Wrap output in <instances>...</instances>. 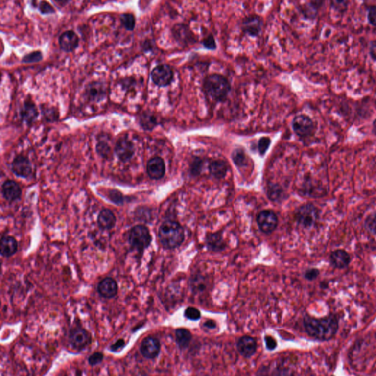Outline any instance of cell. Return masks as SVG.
I'll return each instance as SVG.
<instances>
[{"label": "cell", "mask_w": 376, "mask_h": 376, "mask_svg": "<svg viewBox=\"0 0 376 376\" xmlns=\"http://www.w3.org/2000/svg\"><path fill=\"white\" fill-rule=\"evenodd\" d=\"M306 332L313 339L319 341H329L336 336L339 330V320L331 314L323 318H314L306 315L304 318Z\"/></svg>", "instance_id": "cell-1"}, {"label": "cell", "mask_w": 376, "mask_h": 376, "mask_svg": "<svg viewBox=\"0 0 376 376\" xmlns=\"http://www.w3.org/2000/svg\"><path fill=\"white\" fill-rule=\"evenodd\" d=\"M158 237L165 249L171 250L182 245L185 239V231L177 222L167 220L159 228Z\"/></svg>", "instance_id": "cell-2"}, {"label": "cell", "mask_w": 376, "mask_h": 376, "mask_svg": "<svg viewBox=\"0 0 376 376\" xmlns=\"http://www.w3.org/2000/svg\"><path fill=\"white\" fill-rule=\"evenodd\" d=\"M230 89L229 81L221 75H210L204 79V91L214 99L222 100L226 98Z\"/></svg>", "instance_id": "cell-3"}, {"label": "cell", "mask_w": 376, "mask_h": 376, "mask_svg": "<svg viewBox=\"0 0 376 376\" xmlns=\"http://www.w3.org/2000/svg\"><path fill=\"white\" fill-rule=\"evenodd\" d=\"M129 242L131 246L139 252H142L149 246L151 236L146 226L137 225L131 229L129 234Z\"/></svg>", "instance_id": "cell-4"}, {"label": "cell", "mask_w": 376, "mask_h": 376, "mask_svg": "<svg viewBox=\"0 0 376 376\" xmlns=\"http://www.w3.org/2000/svg\"><path fill=\"white\" fill-rule=\"evenodd\" d=\"M295 220L304 228H311L319 218V210L311 204H304L295 212Z\"/></svg>", "instance_id": "cell-5"}, {"label": "cell", "mask_w": 376, "mask_h": 376, "mask_svg": "<svg viewBox=\"0 0 376 376\" xmlns=\"http://www.w3.org/2000/svg\"><path fill=\"white\" fill-rule=\"evenodd\" d=\"M171 32L176 42L182 47H188L197 42L195 34L186 24H176L172 28Z\"/></svg>", "instance_id": "cell-6"}, {"label": "cell", "mask_w": 376, "mask_h": 376, "mask_svg": "<svg viewBox=\"0 0 376 376\" xmlns=\"http://www.w3.org/2000/svg\"><path fill=\"white\" fill-rule=\"evenodd\" d=\"M264 22L258 15H250L244 18L241 23V29L245 35L253 38L258 37L262 31Z\"/></svg>", "instance_id": "cell-7"}, {"label": "cell", "mask_w": 376, "mask_h": 376, "mask_svg": "<svg viewBox=\"0 0 376 376\" xmlns=\"http://www.w3.org/2000/svg\"><path fill=\"white\" fill-rule=\"evenodd\" d=\"M151 77L153 82L157 86H167L173 80V70L168 65H159L153 69Z\"/></svg>", "instance_id": "cell-8"}, {"label": "cell", "mask_w": 376, "mask_h": 376, "mask_svg": "<svg viewBox=\"0 0 376 376\" xmlns=\"http://www.w3.org/2000/svg\"><path fill=\"white\" fill-rule=\"evenodd\" d=\"M69 342L72 348L82 351L91 344V336L89 332L82 328H75L70 330Z\"/></svg>", "instance_id": "cell-9"}, {"label": "cell", "mask_w": 376, "mask_h": 376, "mask_svg": "<svg viewBox=\"0 0 376 376\" xmlns=\"http://www.w3.org/2000/svg\"><path fill=\"white\" fill-rule=\"evenodd\" d=\"M257 221L260 230L264 234L271 233L278 226L277 216L271 210L261 212L257 217Z\"/></svg>", "instance_id": "cell-10"}, {"label": "cell", "mask_w": 376, "mask_h": 376, "mask_svg": "<svg viewBox=\"0 0 376 376\" xmlns=\"http://www.w3.org/2000/svg\"><path fill=\"white\" fill-rule=\"evenodd\" d=\"M292 128L297 135L301 137H306L311 135L314 132V125L308 116L300 115L294 118Z\"/></svg>", "instance_id": "cell-11"}, {"label": "cell", "mask_w": 376, "mask_h": 376, "mask_svg": "<svg viewBox=\"0 0 376 376\" xmlns=\"http://www.w3.org/2000/svg\"><path fill=\"white\" fill-rule=\"evenodd\" d=\"M140 351L145 358H155L160 352V341L152 336L145 338L140 347Z\"/></svg>", "instance_id": "cell-12"}, {"label": "cell", "mask_w": 376, "mask_h": 376, "mask_svg": "<svg viewBox=\"0 0 376 376\" xmlns=\"http://www.w3.org/2000/svg\"><path fill=\"white\" fill-rule=\"evenodd\" d=\"M85 96L90 101H99L105 98L107 87L101 82H92L87 85Z\"/></svg>", "instance_id": "cell-13"}, {"label": "cell", "mask_w": 376, "mask_h": 376, "mask_svg": "<svg viewBox=\"0 0 376 376\" xmlns=\"http://www.w3.org/2000/svg\"><path fill=\"white\" fill-rule=\"evenodd\" d=\"M79 39L73 31L68 30L63 32L59 38L60 48L65 52H72L79 46Z\"/></svg>", "instance_id": "cell-14"}, {"label": "cell", "mask_w": 376, "mask_h": 376, "mask_svg": "<svg viewBox=\"0 0 376 376\" xmlns=\"http://www.w3.org/2000/svg\"><path fill=\"white\" fill-rule=\"evenodd\" d=\"M115 152L119 160L126 162L130 160L135 153L133 144L129 140L122 138L119 140L115 147Z\"/></svg>", "instance_id": "cell-15"}, {"label": "cell", "mask_w": 376, "mask_h": 376, "mask_svg": "<svg viewBox=\"0 0 376 376\" xmlns=\"http://www.w3.org/2000/svg\"><path fill=\"white\" fill-rule=\"evenodd\" d=\"M12 170L16 176L28 177L32 173L30 162L24 156H18L12 163Z\"/></svg>", "instance_id": "cell-16"}, {"label": "cell", "mask_w": 376, "mask_h": 376, "mask_svg": "<svg viewBox=\"0 0 376 376\" xmlns=\"http://www.w3.org/2000/svg\"><path fill=\"white\" fill-rule=\"evenodd\" d=\"M239 354L244 358H250L257 351V342L255 339L248 336H242L236 344Z\"/></svg>", "instance_id": "cell-17"}, {"label": "cell", "mask_w": 376, "mask_h": 376, "mask_svg": "<svg viewBox=\"0 0 376 376\" xmlns=\"http://www.w3.org/2000/svg\"><path fill=\"white\" fill-rule=\"evenodd\" d=\"M147 173L153 179H160L164 176L165 166L163 159L159 157L151 158L147 163Z\"/></svg>", "instance_id": "cell-18"}, {"label": "cell", "mask_w": 376, "mask_h": 376, "mask_svg": "<svg viewBox=\"0 0 376 376\" xmlns=\"http://www.w3.org/2000/svg\"><path fill=\"white\" fill-rule=\"evenodd\" d=\"M98 293L103 298H111L116 296L118 292V285L116 281L107 277L101 280L97 287Z\"/></svg>", "instance_id": "cell-19"}, {"label": "cell", "mask_w": 376, "mask_h": 376, "mask_svg": "<svg viewBox=\"0 0 376 376\" xmlns=\"http://www.w3.org/2000/svg\"><path fill=\"white\" fill-rule=\"evenodd\" d=\"M351 261V257L345 250L338 249L332 251L330 255V262L336 269H345Z\"/></svg>", "instance_id": "cell-20"}, {"label": "cell", "mask_w": 376, "mask_h": 376, "mask_svg": "<svg viewBox=\"0 0 376 376\" xmlns=\"http://www.w3.org/2000/svg\"><path fill=\"white\" fill-rule=\"evenodd\" d=\"M2 194L7 201H13L19 199L22 195V189L19 184L14 181L7 180L2 185Z\"/></svg>", "instance_id": "cell-21"}, {"label": "cell", "mask_w": 376, "mask_h": 376, "mask_svg": "<svg viewBox=\"0 0 376 376\" xmlns=\"http://www.w3.org/2000/svg\"><path fill=\"white\" fill-rule=\"evenodd\" d=\"M205 242L207 249L212 252H220L226 248V243L220 233L209 234L206 236Z\"/></svg>", "instance_id": "cell-22"}, {"label": "cell", "mask_w": 376, "mask_h": 376, "mask_svg": "<svg viewBox=\"0 0 376 376\" xmlns=\"http://www.w3.org/2000/svg\"><path fill=\"white\" fill-rule=\"evenodd\" d=\"M98 226L102 229H111L116 223V217L111 210L104 209L100 212L97 219Z\"/></svg>", "instance_id": "cell-23"}, {"label": "cell", "mask_w": 376, "mask_h": 376, "mask_svg": "<svg viewBox=\"0 0 376 376\" xmlns=\"http://www.w3.org/2000/svg\"><path fill=\"white\" fill-rule=\"evenodd\" d=\"M38 116V110L34 103L31 101H26L21 110V117L22 120L28 124H31L34 120H36Z\"/></svg>", "instance_id": "cell-24"}, {"label": "cell", "mask_w": 376, "mask_h": 376, "mask_svg": "<svg viewBox=\"0 0 376 376\" xmlns=\"http://www.w3.org/2000/svg\"><path fill=\"white\" fill-rule=\"evenodd\" d=\"M17 242L12 236H4L1 239V254L4 257H10L17 251Z\"/></svg>", "instance_id": "cell-25"}, {"label": "cell", "mask_w": 376, "mask_h": 376, "mask_svg": "<svg viewBox=\"0 0 376 376\" xmlns=\"http://www.w3.org/2000/svg\"><path fill=\"white\" fill-rule=\"evenodd\" d=\"M192 339V334L189 330L185 329H179L176 330V341L180 349L188 348Z\"/></svg>", "instance_id": "cell-26"}, {"label": "cell", "mask_w": 376, "mask_h": 376, "mask_svg": "<svg viewBox=\"0 0 376 376\" xmlns=\"http://www.w3.org/2000/svg\"><path fill=\"white\" fill-rule=\"evenodd\" d=\"M228 166L226 163L222 160L212 162L210 165V171L214 177L222 179L227 173Z\"/></svg>", "instance_id": "cell-27"}, {"label": "cell", "mask_w": 376, "mask_h": 376, "mask_svg": "<svg viewBox=\"0 0 376 376\" xmlns=\"http://www.w3.org/2000/svg\"><path fill=\"white\" fill-rule=\"evenodd\" d=\"M140 123L143 129H146V130H151L155 126L157 121H156V118L153 115L145 113L141 116Z\"/></svg>", "instance_id": "cell-28"}, {"label": "cell", "mask_w": 376, "mask_h": 376, "mask_svg": "<svg viewBox=\"0 0 376 376\" xmlns=\"http://www.w3.org/2000/svg\"><path fill=\"white\" fill-rule=\"evenodd\" d=\"M120 19L125 29L130 31L135 29V18L132 13H123L120 15Z\"/></svg>", "instance_id": "cell-29"}, {"label": "cell", "mask_w": 376, "mask_h": 376, "mask_svg": "<svg viewBox=\"0 0 376 376\" xmlns=\"http://www.w3.org/2000/svg\"><path fill=\"white\" fill-rule=\"evenodd\" d=\"M364 227L372 235H376V214H370L364 221Z\"/></svg>", "instance_id": "cell-30"}, {"label": "cell", "mask_w": 376, "mask_h": 376, "mask_svg": "<svg viewBox=\"0 0 376 376\" xmlns=\"http://www.w3.org/2000/svg\"><path fill=\"white\" fill-rule=\"evenodd\" d=\"M43 55L41 51H33L26 54L22 59V62L24 63H38L42 60Z\"/></svg>", "instance_id": "cell-31"}, {"label": "cell", "mask_w": 376, "mask_h": 376, "mask_svg": "<svg viewBox=\"0 0 376 376\" xmlns=\"http://www.w3.org/2000/svg\"><path fill=\"white\" fill-rule=\"evenodd\" d=\"M184 314L188 320H193V321H196L201 318V312H200L199 310L193 308V307H188L185 310Z\"/></svg>", "instance_id": "cell-32"}, {"label": "cell", "mask_w": 376, "mask_h": 376, "mask_svg": "<svg viewBox=\"0 0 376 376\" xmlns=\"http://www.w3.org/2000/svg\"><path fill=\"white\" fill-rule=\"evenodd\" d=\"M97 151L104 158H108L111 155V149H110V146L107 145V142H103V141L98 142V145H97Z\"/></svg>", "instance_id": "cell-33"}, {"label": "cell", "mask_w": 376, "mask_h": 376, "mask_svg": "<svg viewBox=\"0 0 376 376\" xmlns=\"http://www.w3.org/2000/svg\"><path fill=\"white\" fill-rule=\"evenodd\" d=\"M203 47L209 50H215L217 48V44L212 35H208L201 41Z\"/></svg>", "instance_id": "cell-34"}, {"label": "cell", "mask_w": 376, "mask_h": 376, "mask_svg": "<svg viewBox=\"0 0 376 376\" xmlns=\"http://www.w3.org/2000/svg\"><path fill=\"white\" fill-rule=\"evenodd\" d=\"M232 157H233L234 161L236 165L242 166L245 164V156L242 151H239V150L235 151Z\"/></svg>", "instance_id": "cell-35"}, {"label": "cell", "mask_w": 376, "mask_h": 376, "mask_svg": "<svg viewBox=\"0 0 376 376\" xmlns=\"http://www.w3.org/2000/svg\"><path fill=\"white\" fill-rule=\"evenodd\" d=\"M320 275V270L317 268H310L304 272V276L306 280L313 281Z\"/></svg>", "instance_id": "cell-36"}, {"label": "cell", "mask_w": 376, "mask_h": 376, "mask_svg": "<svg viewBox=\"0 0 376 376\" xmlns=\"http://www.w3.org/2000/svg\"><path fill=\"white\" fill-rule=\"evenodd\" d=\"M349 0H330L333 8L339 11H344L346 10Z\"/></svg>", "instance_id": "cell-37"}, {"label": "cell", "mask_w": 376, "mask_h": 376, "mask_svg": "<svg viewBox=\"0 0 376 376\" xmlns=\"http://www.w3.org/2000/svg\"><path fill=\"white\" fill-rule=\"evenodd\" d=\"M103 358H104V355L101 352H96L95 353L92 354L88 358V363L91 366L97 365V364H100L103 361Z\"/></svg>", "instance_id": "cell-38"}, {"label": "cell", "mask_w": 376, "mask_h": 376, "mask_svg": "<svg viewBox=\"0 0 376 376\" xmlns=\"http://www.w3.org/2000/svg\"><path fill=\"white\" fill-rule=\"evenodd\" d=\"M39 10L43 14H49L55 12L54 9L51 7V4L45 1H42L40 3Z\"/></svg>", "instance_id": "cell-39"}, {"label": "cell", "mask_w": 376, "mask_h": 376, "mask_svg": "<svg viewBox=\"0 0 376 376\" xmlns=\"http://www.w3.org/2000/svg\"><path fill=\"white\" fill-rule=\"evenodd\" d=\"M270 144V140L268 138H262L258 142V151L260 154L263 155L267 151Z\"/></svg>", "instance_id": "cell-40"}, {"label": "cell", "mask_w": 376, "mask_h": 376, "mask_svg": "<svg viewBox=\"0 0 376 376\" xmlns=\"http://www.w3.org/2000/svg\"><path fill=\"white\" fill-rule=\"evenodd\" d=\"M264 341H265L266 347L270 351H273L277 346V342L272 336H266L264 337Z\"/></svg>", "instance_id": "cell-41"}, {"label": "cell", "mask_w": 376, "mask_h": 376, "mask_svg": "<svg viewBox=\"0 0 376 376\" xmlns=\"http://www.w3.org/2000/svg\"><path fill=\"white\" fill-rule=\"evenodd\" d=\"M368 20L372 25L376 26V6H373L369 10Z\"/></svg>", "instance_id": "cell-42"}, {"label": "cell", "mask_w": 376, "mask_h": 376, "mask_svg": "<svg viewBox=\"0 0 376 376\" xmlns=\"http://www.w3.org/2000/svg\"><path fill=\"white\" fill-rule=\"evenodd\" d=\"M123 345H124V341L123 339H120V340L116 342L114 345H112L111 350H113V351H119L120 348H123Z\"/></svg>", "instance_id": "cell-43"}, {"label": "cell", "mask_w": 376, "mask_h": 376, "mask_svg": "<svg viewBox=\"0 0 376 376\" xmlns=\"http://www.w3.org/2000/svg\"><path fill=\"white\" fill-rule=\"evenodd\" d=\"M370 54L372 58L376 60V41H373L370 46Z\"/></svg>", "instance_id": "cell-44"}, {"label": "cell", "mask_w": 376, "mask_h": 376, "mask_svg": "<svg viewBox=\"0 0 376 376\" xmlns=\"http://www.w3.org/2000/svg\"><path fill=\"white\" fill-rule=\"evenodd\" d=\"M204 326L207 329H214L216 327L215 322L212 321V320H208V321L204 323Z\"/></svg>", "instance_id": "cell-45"}, {"label": "cell", "mask_w": 376, "mask_h": 376, "mask_svg": "<svg viewBox=\"0 0 376 376\" xmlns=\"http://www.w3.org/2000/svg\"><path fill=\"white\" fill-rule=\"evenodd\" d=\"M374 129H375V131H376V120H375V122H374Z\"/></svg>", "instance_id": "cell-46"}, {"label": "cell", "mask_w": 376, "mask_h": 376, "mask_svg": "<svg viewBox=\"0 0 376 376\" xmlns=\"http://www.w3.org/2000/svg\"><path fill=\"white\" fill-rule=\"evenodd\" d=\"M57 1H63V2H64V1H67L68 0H57Z\"/></svg>", "instance_id": "cell-47"}]
</instances>
